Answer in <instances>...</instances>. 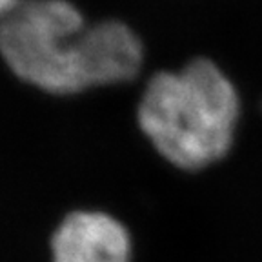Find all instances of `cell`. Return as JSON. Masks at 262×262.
I'll list each match as a JSON object with an SVG mask.
<instances>
[{"label":"cell","mask_w":262,"mask_h":262,"mask_svg":"<svg viewBox=\"0 0 262 262\" xmlns=\"http://www.w3.org/2000/svg\"><path fill=\"white\" fill-rule=\"evenodd\" d=\"M238 115L233 82L208 58L153 75L137 107L144 137L164 160L186 171L208 168L229 151Z\"/></svg>","instance_id":"6da1fadb"},{"label":"cell","mask_w":262,"mask_h":262,"mask_svg":"<svg viewBox=\"0 0 262 262\" xmlns=\"http://www.w3.org/2000/svg\"><path fill=\"white\" fill-rule=\"evenodd\" d=\"M0 57L29 86L51 95L93 88V35L70 0H22L0 20Z\"/></svg>","instance_id":"7a4b0ae2"},{"label":"cell","mask_w":262,"mask_h":262,"mask_svg":"<svg viewBox=\"0 0 262 262\" xmlns=\"http://www.w3.org/2000/svg\"><path fill=\"white\" fill-rule=\"evenodd\" d=\"M51 262H131L129 229L117 217L98 209L66 215L51 237Z\"/></svg>","instance_id":"3957f363"},{"label":"cell","mask_w":262,"mask_h":262,"mask_svg":"<svg viewBox=\"0 0 262 262\" xmlns=\"http://www.w3.org/2000/svg\"><path fill=\"white\" fill-rule=\"evenodd\" d=\"M20 2L22 0H0V20H2L4 16H8Z\"/></svg>","instance_id":"277c9868"}]
</instances>
